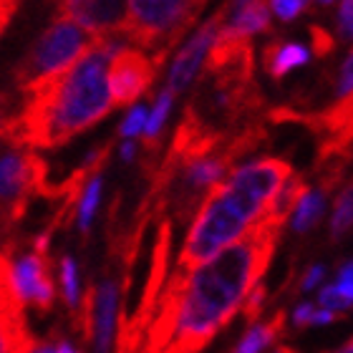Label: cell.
<instances>
[{
    "label": "cell",
    "instance_id": "obj_19",
    "mask_svg": "<svg viewBox=\"0 0 353 353\" xmlns=\"http://www.w3.org/2000/svg\"><path fill=\"white\" fill-rule=\"evenodd\" d=\"M101 182H103V172H99V174H94L88 179L81 192V202L76 207L81 235H88V228H91V222H94L96 207H99V199H101Z\"/></svg>",
    "mask_w": 353,
    "mask_h": 353
},
{
    "label": "cell",
    "instance_id": "obj_24",
    "mask_svg": "<svg viewBox=\"0 0 353 353\" xmlns=\"http://www.w3.org/2000/svg\"><path fill=\"white\" fill-rule=\"evenodd\" d=\"M318 305L323 310H331V313H336V316H343L348 308H351V301H346L343 295L336 290L333 285H325L321 293H318Z\"/></svg>",
    "mask_w": 353,
    "mask_h": 353
},
{
    "label": "cell",
    "instance_id": "obj_8",
    "mask_svg": "<svg viewBox=\"0 0 353 353\" xmlns=\"http://www.w3.org/2000/svg\"><path fill=\"white\" fill-rule=\"evenodd\" d=\"M159 66L147 51L139 48H121V51L111 59L109 63V96H111V109L114 106H129L139 96H144L154 81Z\"/></svg>",
    "mask_w": 353,
    "mask_h": 353
},
{
    "label": "cell",
    "instance_id": "obj_21",
    "mask_svg": "<svg viewBox=\"0 0 353 353\" xmlns=\"http://www.w3.org/2000/svg\"><path fill=\"white\" fill-rule=\"evenodd\" d=\"M265 303H268V285L260 280L258 285L252 288L250 295H248V298H245V303H243V313H245V321H248V323L255 325V321H258L260 313L265 310Z\"/></svg>",
    "mask_w": 353,
    "mask_h": 353
},
{
    "label": "cell",
    "instance_id": "obj_27",
    "mask_svg": "<svg viewBox=\"0 0 353 353\" xmlns=\"http://www.w3.org/2000/svg\"><path fill=\"white\" fill-rule=\"evenodd\" d=\"M336 23H339V36L341 41H351L353 36V3L351 0H343L339 6V13H336Z\"/></svg>",
    "mask_w": 353,
    "mask_h": 353
},
{
    "label": "cell",
    "instance_id": "obj_32",
    "mask_svg": "<svg viewBox=\"0 0 353 353\" xmlns=\"http://www.w3.org/2000/svg\"><path fill=\"white\" fill-rule=\"evenodd\" d=\"M313 310H316L313 303H301V305L293 310V328H305V325H310Z\"/></svg>",
    "mask_w": 353,
    "mask_h": 353
},
{
    "label": "cell",
    "instance_id": "obj_34",
    "mask_svg": "<svg viewBox=\"0 0 353 353\" xmlns=\"http://www.w3.org/2000/svg\"><path fill=\"white\" fill-rule=\"evenodd\" d=\"M15 10H18V3H6V0H0V33L6 30L8 21L13 18Z\"/></svg>",
    "mask_w": 353,
    "mask_h": 353
},
{
    "label": "cell",
    "instance_id": "obj_31",
    "mask_svg": "<svg viewBox=\"0 0 353 353\" xmlns=\"http://www.w3.org/2000/svg\"><path fill=\"white\" fill-rule=\"evenodd\" d=\"M10 106H13V99H10V94L0 91V139H3V132H6L8 121H10V119H13V114H15Z\"/></svg>",
    "mask_w": 353,
    "mask_h": 353
},
{
    "label": "cell",
    "instance_id": "obj_15",
    "mask_svg": "<svg viewBox=\"0 0 353 353\" xmlns=\"http://www.w3.org/2000/svg\"><path fill=\"white\" fill-rule=\"evenodd\" d=\"M285 333V310H275L270 321L258 323L248 328L240 343L232 348V353H263L268 346H272L275 341Z\"/></svg>",
    "mask_w": 353,
    "mask_h": 353
},
{
    "label": "cell",
    "instance_id": "obj_10",
    "mask_svg": "<svg viewBox=\"0 0 353 353\" xmlns=\"http://www.w3.org/2000/svg\"><path fill=\"white\" fill-rule=\"evenodd\" d=\"M53 13L66 15L81 26L88 36H124L126 3H96V0H68L56 3Z\"/></svg>",
    "mask_w": 353,
    "mask_h": 353
},
{
    "label": "cell",
    "instance_id": "obj_18",
    "mask_svg": "<svg viewBox=\"0 0 353 353\" xmlns=\"http://www.w3.org/2000/svg\"><path fill=\"white\" fill-rule=\"evenodd\" d=\"M59 275H61V293H63V303L68 305L71 321L79 313L81 305V290H79V265L71 255H63L59 260Z\"/></svg>",
    "mask_w": 353,
    "mask_h": 353
},
{
    "label": "cell",
    "instance_id": "obj_38",
    "mask_svg": "<svg viewBox=\"0 0 353 353\" xmlns=\"http://www.w3.org/2000/svg\"><path fill=\"white\" fill-rule=\"evenodd\" d=\"M8 353H26V351H15V348H13V351H8Z\"/></svg>",
    "mask_w": 353,
    "mask_h": 353
},
{
    "label": "cell",
    "instance_id": "obj_30",
    "mask_svg": "<svg viewBox=\"0 0 353 353\" xmlns=\"http://www.w3.org/2000/svg\"><path fill=\"white\" fill-rule=\"evenodd\" d=\"M323 278H325V268H323V265H310L308 270H305V275H303L298 290L308 293V290H313V288L321 285V283H323Z\"/></svg>",
    "mask_w": 353,
    "mask_h": 353
},
{
    "label": "cell",
    "instance_id": "obj_22",
    "mask_svg": "<svg viewBox=\"0 0 353 353\" xmlns=\"http://www.w3.org/2000/svg\"><path fill=\"white\" fill-rule=\"evenodd\" d=\"M147 117H149L147 106H141V103H139V106H134V109L124 117L121 126H119V134H121V137H126V139H132V137H139V134L144 132Z\"/></svg>",
    "mask_w": 353,
    "mask_h": 353
},
{
    "label": "cell",
    "instance_id": "obj_1",
    "mask_svg": "<svg viewBox=\"0 0 353 353\" xmlns=\"http://www.w3.org/2000/svg\"><path fill=\"white\" fill-rule=\"evenodd\" d=\"M285 222L260 214L248 235L214 258L164 283L162 298L172 308V333L159 353H202L210 341L243 308L245 298L263 280Z\"/></svg>",
    "mask_w": 353,
    "mask_h": 353
},
{
    "label": "cell",
    "instance_id": "obj_28",
    "mask_svg": "<svg viewBox=\"0 0 353 353\" xmlns=\"http://www.w3.org/2000/svg\"><path fill=\"white\" fill-rule=\"evenodd\" d=\"M351 66H353V56L348 53L339 68V81H336V96H339V99H348V96H351V83H353Z\"/></svg>",
    "mask_w": 353,
    "mask_h": 353
},
{
    "label": "cell",
    "instance_id": "obj_26",
    "mask_svg": "<svg viewBox=\"0 0 353 353\" xmlns=\"http://www.w3.org/2000/svg\"><path fill=\"white\" fill-rule=\"evenodd\" d=\"M310 46L308 48H313V53L316 56H328V53H333V48H336V38L328 33V28H321V26H310Z\"/></svg>",
    "mask_w": 353,
    "mask_h": 353
},
{
    "label": "cell",
    "instance_id": "obj_11",
    "mask_svg": "<svg viewBox=\"0 0 353 353\" xmlns=\"http://www.w3.org/2000/svg\"><path fill=\"white\" fill-rule=\"evenodd\" d=\"M170 250H172V220L162 222L159 228V235H157L154 245V255H152V265H149V283L144 288V295H141V305L137 310V316L129 318V323L141 328L147 333L149 323H152V316H154L157 301L162 295V288L167 283V268H170Z\"/></svg>",
    "mask_w": 353,
    "mask_h": 353
},
{
    "label": "cell",
    "instance_id": "obj_36",
    "mask_svg": "<svg viewBox=\"0 0 353 353\" xmlns=\"http://www.w3.org/2000/svg\"><path fill=\"white\" fill-rule=\"evenodd\" d=\"M336 353H353V343H351V341H348V343H343V346H341Z\"/></svg>",
    "mask_w": 353,
    "mask_h": 353
},
{
    "label": "cell",
    "instance_id": "obj_14",
    "mask_svg": "<svg viewBox=\"0 0 353 353\" xmlns=\"http://www.w3.org/2000/svg\"><path fill=\"white\" fill-rule=\"evenodd\" d=\"M308 61H310V48L298 43V41L272 38L270 43H265V48H263V66L275 81H280L283 76H288L293 68L305 66Z\"/></svg>",
    "mask_w": 353,
    "mask_h": 353
},
{
    "label": "cell",
    "instance_id": "obj_29",
    "mask_svg": "<svg viewBox=\"0 0 353 353\" xmlns=\"http://www.w3.org/2000/svg\"><path fill=\"white\" fill-rule=\"evenodd\" d=\"M351 268H353L351 260H346V263L341 265L339 272H336V283H333V288H336L346 301L353 303V270Z\"/></svg>",
    "mask_w": 353,
    "mask_h": 353
},
{
    "label": "cell",
    "instance_id": "obj_16",
    "mask_svg": "<svg viewBox=\"0 0 353 353\" xmlns=\"http://www.w3.org/2000/svg\"><path fill=\"white\" fill-rule=\"evenodd\" d=\"M36 339L30 336L23 310H0V353L8 351H26L30 353V346Z\"/></svg>",
    "mask_w": 353,
    "mask_h": 353
},
{
    "label": "cell",
    "instance_id": "obj_2",
    "mask_svg": "<svg viewBox=\"0 0 353 353\" xmlns=\"http://www.w3.org/2000/svg\"><path fill=\"white\" fill-rule=\"evenodd\" d=\"M121 48H126L124 36H94L88 51L66 74L28 94L23 109L8 121L0 144L30 152L59 149L101 121L111 111L109 63Z\"/></svg>",
    "mask_w": 353,
    "mask_h": 353
},
{
    "label": "cell",
    "instance_id": "obj_13",
    "mask_svg": "<svg viewBox=\"0 0 353 353\" xmlns=\"http://www.w3.org/2000/svg\"><path fill=\"white\" fill-rule=\"evenodd\" d=\"M222 28L228 30V33H232V36L250 41L255 33L270 30V8H268V3H258V0H250V3H230L225 8Z\"/></svg>",
    "mask_w": 353,
    "mask_h": 353
},
{
    "label": "cell",
    "instance_id": "obj_5",
    "mask_svg": "<svg viewBox=\"0 0 353 353\" xmlns=\"http://www.w3.org/2000/svg\"><path fill=\"white\" fill-rule=\"evenodd\" d=\"M205 10L202 0L184 3V0H132L126 3L124 38L144 48H154V63L162 66L170 51L179 43L197 15Z\"/></svg>",
    "mask_w": 353,
    "mask_h": 353
},
{
    "label": "cell",
    "instance_id": "obj_6",
    "mask_svg": "<svg viewBox=\"0 0 353 353\" xmlns=\"http://www.w3.org/2000/svg\"><path fill=\"white\" fill-rule=\"evenodd\" d=\"M48 164L38 152L0 144V205L8 207L10 222L21 220L33 194H43Z\"/></svg>",
    "mask_w": 353,
    "mask_h": 353
},
{
    "label": "cell",
    "instance_id": "obj_3",
    "mask_svg": "<svg viewBox=\"0 0 353 353\" xmlns=\"http://www.w3.org/2000/svg\"><path fill=\"white\" fill-rule=\"evenodd\" d=\"M290 174V162L280 157H263L230 172L202 199L179 250L176 270L192 272L225 248L235 245L270 207Z\"/></svg>",
    "mask_w": 353,
    "mask_h": 353
},
{
    "label": "cell",
    "instance_id": "obj_7",
    "mask_svg": "<svg viewBox=\"0 0 353 353\" xmlns=\"http://www.w3.org/2000/svg\"><path fill=\"white\" fill-rule=\"evenodd\" d=\"M10 248V283H13V293L23 308L33 305V308L48 310L56 303V285L51 278V263L43 255L36 252H21Z\"/></svg>",
    "mask_w": 353,
    "mask_h": 353
},
{
    "label": "cell",
    "instance_id": "obj_12",
    "mask_svg": "<svg viewBox=\"0 0 353 353\" xmlns=\"http://www.w3.org/2000/svg\"><path fill=\"white\" fill-rule=\"evenodd\" d=\"M117 310H119V283L114 278H106L94 293V316H91V346H94V353L111 351Z\"/></svg>",
    "mask_w": 353,
    "mask_h": 353
},
{
    "label": "cell",
    "instance_id": "obj_17",
    "mask_svg": "<svg viewBox=\"0 0 353 353\" xmlns=\"http://www.w3.org/2000/svg\"><path fill=\"white\" fill-rule=\"evenodd\" d=\"M325 212V197L323 192L318 190H305V194L301 197V202L295 205L293 210V220H290V230L298 232V235H305L310 230L316 228L318 222L323 220Z\"/></svg>",
    "mask_w": 353,
    "mask_h": 353
},
{
    "label": "cell",
    "instance_id": "obj_4",
    "mask_svg": "<svg viewBox=\"0 0 353 353\" xmlns=\"http://www.w3.org/2000/svg\"><path fill=\"white\" fill-rule=\"evenodd\" d=\"M94 36H88L81 26L68 21L66 15L53 13L51 26L41 33L30 51L13 68V81L18 91L33 94L56 76L66 74L76 61L88 51Z\"/></svg>",
    "mask_w": 353,
    "mask_h": 353
},
{
    "label": "cell",
    "instance_id": "obj_33",
    "mask_svg": "<svg viewBox=\"0 0 353 353\" xmlns=\"http://www.w3.org/2000/svg\"><path fill=\"white\" fill-rule=\"evenodd\" d=\"M339 318H343V316H336L331 310L316 308L313 316H310V325H328V323H333V321H339Z\"/></svg>",
    "mask_w": 353,
    "mask_h": 353
},
{
    "label": "cell",
    "instance_id": "obj_35",
    "mask_svg": "<svg viewBox=\"0 0 353 353\" xmlns=\"http://www.w3.org/2000/svg\"><path fill=\"white\" fill-rule=\"evenodd\" d=\"M137 144H134V141H124V144H121V159H124V162H134V157H137Z\"/></svg>",
    "mask_w": 353,
    "mask_h": 353
},
{
    "label": "cell",
    "instance_id": "obj_23",
    "mask_svg": "<svg viewBox=\"0 0 353 353\" xmlns=\"http://www.w3.org/2000/svg\"><path fill=\"white\" fill-rule=\"evenodd\" d=\"M268 8H270V13L278 15L283 23H290V21H295L298 15L305 13L310 8V3H305V0H272V3H268Z\"/></svg>",
    "mask_w": 353,
    "mask_h": 353
},
{
    "label": "cell",
    "instance_id": "obj_9",
    "mask_svg": "<svg viewBox=\"0 0 353 353\" xmlns=\"http://www.w3.org/2000/svg\"><path fill=\"white\" fill-rule=\"evenodd\" d=\"M222 21H225V6L217 8L214 15H210V18L192 33V38L182 46V51L176 53V59L172 61L167 88H170L174 96L179 94V91H187V86H190V83L197 79L199 71H202L205 59L210 56V48H212L214 36H217Z\"/></svg>",
    "mask_w": 353,
    "mask_h": 353
},
{
    "label": "cell",
    "instance_id": "obj_25",
    "mask_svg": "<svg viewBox=\"0 0 353 353\" xmlns=\"http://www.w3.org/2000/svg\"><path fill=\"white\" fill-rule=\"evenodd\" d=\"M30 353H81V351H79L68 339H63V336L59 333V328H56L48 341H43V343H38L36 341V343L30 346Z\"/></svg>",
    "mask_w": 353,
    "mask_h": 353
},
{
    "label": "cell",
    "instance_id": "obj_20",
    "mask_svg": "<svg viewBox=\"0 0 353 353\" xmlns=\"http://www.w3.org/2000/svg\"><path fill=\"white\" fill-rule=\"evenodd\" d=\"M353 220V190L351 182L341 187V194L336 199V207H333V217H331V240L333 243H341L343 237L348 235Z\"/></svg>",
    "mask_w": 353,
    "mask_h": 353
},
{
    "label": "cell",
    "instance_id": "obj_37",
    "mask_svg": "<svg viewBox=\"0 0 353 353\" xmlns=\"http://www.w3.org/2000/svg\"><path fill=\"white\" fill-rule=\"evenodd\" d=\"M272 353H298V351H293V348H288V346H280L278 351H272Z\"/></svg>",
    "mask_w": 353,
    "mask_h": 353
}]
</instances>
